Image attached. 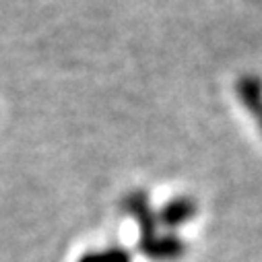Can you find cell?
I'll use <instances>...</instances> for the list:
<instances>
[{"instance_id": "3957f363", "label": "cell", "mask_w": 262, "mask_h": 262, "mask_svg": "<svg viewBox=\"0 0 262 262\" xmlns=\"http://www.w3.org/2000/svg\"><path fill=\"white\" fill-rule=\"evenodd\" d=\"M196 215V203L194 199H188V196H178V199L169 201L161 213L157 215V221L169 229H176L180 227L182 223L190 221L192 217Z\"/></svg>"}, {"instance_id": "277c9868", "label": "cell", "mask_w": 262, "mask_h": 262, "mask_svg": "<svg viewBox=\"0 0 262 262\" xmlns=\"http://www.w3.org/2000/svg\"><path fill=\"white\" fill-rule=\"evenodd\" d=\"M237 95L246 110H250L254 116L262 110V79L254 75H246L237 81Z\"/></svg>"}, {"instance_id": "7a4b0ae2", "label": "cell", "mask_w": 262, "mask_h": 262, "mask_svg": "<svg viewBox=\"0 0 262 262\" xmlns=\"http://www.w3.org/2000/svg\"><path fill=\"white\" fill-rule=\"evenodd\" d=\"M143 254L149 256L151 260H159V262H169V260H178L184 256V242L173 235V233H167V235H157L155 239H151L149 244L141 246Z\"/></svg>"}, {"instance_id": "8992f818", "label": "cell", "mask_w": 262, "mask_h": 262, "mask_svg": "<svg viewBox=\"0 0 262 262\" xmlns=\"http://www.w3.org/2000/svg\"><path fill=\"white\" fill-rule=\"evenodd\" d=\"M256 120H258V124H260V128H262V110L256 114Z\"/></svg>"}, {"instance_id": "6da1fadb", "label": "cell", "mask_w": 262, "mask_h": 262, "mask_svg": "<svg viewBox=\"0 0 262 262\" xmlns=\"http://www.w3.org/2000/svg\"><path fill=\"white\" fill-rule=\"evenodd\" d=\"M124 207L137 219V223L141 227V246H145L157 237V223L159 221H157V215L151 211L149 196L145 192H133L124 201Z\"/></svg>"}, {"instance_id": "5b68a950", "label": "cell", "mask_w": 262, "mask_h": 262, "mask_svg": "<svg viewBox=\"0 0 262 262\" xmlns=\"http://www.w3.org/2000/svg\"><path fill=\"white\" fill-rule=\"evenodd\" d=\"M81 262H130V256L120 250V248H112L107 252H93L81 258Z\"/></svg>"}]
</instances>
